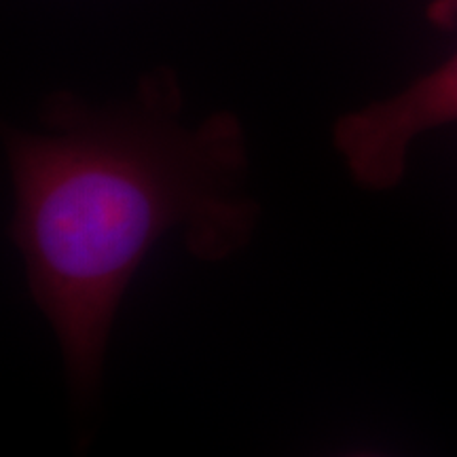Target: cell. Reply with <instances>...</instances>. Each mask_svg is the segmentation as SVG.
Returning <instances> with one entry per match:
<instances>
[{"instance_id": "obj_1", "label": "cell", "mask_w": 457, "mask_h": 457, "mask_svg": "<svg viewBox=\"0 0 457 457\" xmlns=\"http://www.w3.org/2000/svg\"><path fill=\"white\" fill-rule=\"evenodd\" d=\"M180 102L179 79L155 71L128 104L60 91L45 102V128H4L11 239L81 400L98 392L114 316L148 253L180 233L195 259H231L259 220L239 119L187 123Z\"/></svg>"}, {"instance_id": "obj_2", "label": "cell", "mask_w": 457, "mask_h": 457, "mask_svg": "<svg viewBox=\"0 0 457 457\" xmlns=\"http://www.w3.org/2000/svg\"><path fill=\"white\" fill-rule=\"evenodd\" d=\"M451 123H457V51L398 94L343 114L333 145L358 185L387 191L403 180L411 145Z\"/></svg>"}, {"instance_id": "obj_3", "label": "cell", "mask_w": 457, "mask_h": 457, "mask_svg": "<svg viewBox=\"0 0 457 457\" xmlns=\"http://www.w3.org/2000/svg\"><path fill=\"white\" fill-rule=\"evenodd\" d=\"M428 21L432 26L443 28V30H449V28L457 26V0H430L426 9Z\"/></svg>"}]
</instances>
